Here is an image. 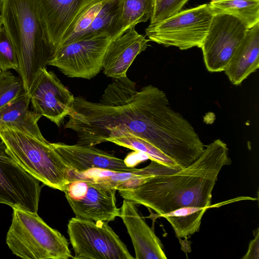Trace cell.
<instances>
[{
  "instance_id": "obj_14",
  "label": "cell",
  "mask_w": 259,
  "mask_h": 259,
  "mask_svg": "<svg viewBox=\"0 0 259 259\" xmlns=\"http://www.w3.org/2000/svg\"><path fill=\"white\" fill-rule=\"evenodd\" d=\"M119 217L131 238L136 258H167L161 242L140 215L135 203L124 199Z\"/></svg>"
},
{
  "instance_id": "obj_10",
  "label": "cell",
  "mask_w": 259,
  "mask_h": 259,
  "mask_svg": "<svg viewBox=\"0 0 259 259\" xmlns=\"http://www.w3.org/2000/svg\"><path fill=\"white\" fill-rule=\"evenodd\" d=\"M41 186L8 154L0 141V203L37 212Z\"/></svg>"
},
{
  "instance_id": "obj_29",
  "label": "cell",
  "mask_w": 259,
  "mask_h": 259,
  "mask_svg": "<svg viewBox=\"0 0 259 259\" xmlns=\"http://www.w3.org/2000/svg\"><path fill=\"white\" fill-rule=\"evenodd\" d=\"M221 1V0H211V1Z\"/></svg>"
},
{
  "instance_id": "obj_24",
  "label": "cell",
  "mask_w": 259,
  "mask_h": 259,
  "mask_svg": "<svg viewBox=\"0 0 259 259\" xmlns=\"http://www.w3.org/2000/svg\"><path fill=\"white\" fill-rule=\"evenodd\" d=\"M22 80L10 70L0 71V108L25 93Z\"/></svg>"
},
{
  "instance_id": "obj_6",
  "label": "cell",
  "mask_w": 259,
  "mask_h": 259,
  "mask_svg": "<svg viewBox=\"0 0 259 259\" xmlns=\"http://www.w3.org/2000/svg\"><path fill=\"white\" fill-rule=\"evenodd\" d=\"M67 233L74 252L73 258H135L106 222L72 218Z\"/></svg>"
},
{
  "instance_id": "obj_26",
  "label": "cell",
  "mask_w": 259,
  "mask_h": 259,
  "mask_svg": "<svg viewBox=\"0 0 259 259\" xmlns=\"http://www.w3.org/2000/svg\"><path fill=\"white\" fill-rule=\"evenodd\" d=\"M190 0H154L150 25L158 24L182 10Z\"/></svg>"
},
{
  "instance_id": "obj_30",
  "label": "cell",
  "mask_w": 259,
  "mask_h": 259,
  "mask_svg": "<svg viewBox=\"0 0 259 259\" xmlns=\"http://www.w3.org/2000/svg\"></svg>"
},
{
  "instance_id": "obj_12",
  "label": "cell",
  "mask_w": 259,
  "mask_h": 259,
  "mask_svg": "<svg viewBox=\"0 0 259 259\" xmlns=\"http://www.w3.org/2000/svg\"><path fill=\"white\" fill-rule=\"evenodd\" d=\"M72 171L82 173L92 169L129 172L137 168L130 166L124 160L94 146L68 145L63 143H51Z\"/></svg>"
},
{
  "instance_id": "obj_25",
  "label": "cell",
  "mask_w": 259,
  "mask_h": 259,
  "mask_svg": "<svg viewBox=\"0 0 259 259\" xmlns=\"http://www.w3.org/2000/svg\"><path fill=\"white\" fill-rule=\"evenodd\" d=\"M18 72L19 62L12 42L3 25H0V71Z\"/></svg>"
},
{
  "instance_id": "obj_17",
  "label": "cell",
  "mask_w": 259,
  "mask_h": 259,
  "mask_svg": "<svg viewBox=\"0 0 259 259\" xmlns=\"http://www.w3.org/2000/svg\"><path fill=\"white\" fill-rule=\"evenodd\" d=\"M154 0H118L116 14L109 31L111 38L122 35L152 17Z\"/></svg>"
},
{
  "instance_id": "obj_15",
  "label": "cell",
  "mask_w": 259,
  "mask_h": 259,
  "mask_svg": "<svg viewBox=\"0 0 259 259\" xmlns=\"http://www.w3.org/2000/svg\"><path fill=\"white\" fill-rule=\"evenodd\" d=\"M259 67V23L248 29L225 71L234 85L240 84Z\"/></svg>"
},
{
  "instance_id": "obj_23",
  "label": "cell",
  "mask_w": 259,
  "mask_h": 259,
  "mask_svg": "<svg viewBox=\"0 0 259 259\" xmlns=\"http://www.w3.org/2000/svg\"><path fill=\"white\" fill-rule=\"evenodd\" d=\"M118 0H108L89 27L78 39L107 32L109 33L117 9Z\"/></svg>"
},
{
  "instance_id": "obj_16",
  "label": "cell",
  "mask_w": 259,
  "mask_h": 259,
  "mask_svg": "<svg viewBox=\"0 0 259 259\" xmlns=\"http://www.w3.org/2000/svg\"><path fill=\"white\" fill-rule=\"evenodd\" d=\"M50 42L54 49L87 0H37Z\"/></svg>"
},
{
  "instance_id": "obj_8",
  "label": "cell",
  "mask_w": 259,
  "mask_h": 259,
  "mask_svg": "<svg viewBox=\"0 0 259 259\" xmlns=\"http://www.w3.org/2000/svg\"><path fill=\"white\" fill-rule=\"evenodd\" d=\"M111 39L105 32L59 46L55 49L48 65L57 67L67 76L90 79L102 70Z\"/></svg>"
},
{
  "instance_id": "obj_28",
  "label": "cell",
  "mask_w": 259,
  "mask_h": 259,
  "mask_svg": "<svg viewBox=\"0 0 259 259\" xmlns=\"http://www.w3.org/2000/svg\"><path fill=\"white\" fill-rule=\"evenodd\" d=\"M2 24L1 19V15H0V25Z\"/></svg>"
},
{
  "instance_id": "obj_1",
  "label": "cell",
  "mask_w": 259,
  "mask_h": 259,
  "mask_svg": "<svg viewBox=\"0 0 259 259\" xmlns=\"http://www.w3.org/2000/svg\"><path fill=\"white\" fill-rule=\"evenodd\" d=\"M228 152L225 143L215 140L189 166L117 191L124 199L154 210L158 217L185 206L209 208L219 174L231 163Z\"/></svg>"
},
{
  "instance_id": "obj_2",
  "label": "cell",
  "mask_w": 259,
  "mask_h": 259,
  "mask_svg": "<svg viewBox=\"0 0 259 259\" xmlns=\"http://www.w3.org/2000/svg\"><path fill=\"white\" fill-rule=\"evenodd\" d=\"M0 15L16 53L18 73L29 95L40 70L55 51L51 45L37 0H0Z\"/></svg>"
},
{
  "instance_id": "obj_5",
  "label": "cell",
  "mask_w": 259,
  "mask_h": 259,
  "mask_svg": "<svg viewBox=\"0 0 259 259\" xmlns=\"http://www.w3.org/2000/svg\"><path fill=\"white\" fill-rule=\"evenodd\" d=\"M213 14L207 4L180 11L145 29L149 41L181 50L200 48L210 27Z\"/></svg>"
},
{
  "instance_id": "obj_18",
  "label": "cell",
  "mask_w": 259,
  "mask_h": 259,
  "mask_svg": "<svg viewBox=\"0 0 259 259\" xmlns=\"http://www.w3.org/2000/svg\"><path fill=\"white\" fill-rule=\"evenodd\" d=\"M30 96L24 93L0 108V122L10 123L31 132L40 131L38 122L41 116L29 110Z\"/></svg>"
},
{
  "instance_id": "obj_3",
  "label": "cell",
  "mask_w": 259,
  "mask_h": 259,
  "mask_svg": "<svg viewBox=\"0 0 259 259\" xmlns=\"http://www.w3.org/2000/svg\"><path fill=\"white\" fill-rule=\"evenodd\" d=\"M0 139L8 154L26 171L44 185L63 192L72 170L41 131L32 133L0 122Z\"/></svg>"
},
{
  "instance_id": "obj_7",
  "label": "cell",
  "mask_w": 259,
  "mask_h": 259,
  "mask_svg": "<svg viewBox=\"0 0 259 259\" xmlns=\"http://www.w3.org/2000/svg\"><path fill=\"white\" fill-rule=\"evenodd\" d=\"M116 189L71 171L63 192L75 217L92 221L109 222L119 217Z\"/></svg>"
},
{
  "instance_id": "obj_27",
  "label": "cell",
  "mask_w": 259,
  "mask_h": 259,
  "mask_svg": "<svg viewBox=\"0 0 259 259\" xmlns=\"http://www.w3.org/2000/svg\"><path fill=\"white\" fill-rule=\"evenodd\" d=\"M254 238L250 241L247 252L242 259H258L259 258V231L258 228L254 231Z\"/></svg>"
},
{
  "instance_id": "obj_9",
  "label": "cell",
  "mask_w": 259,
  "mask_h": 259,
  "mask_svg": "<svg viewBox=\"0 0 259 259\" xmlns=\"http://www.w3.org/2000/svg\"><path fill=\"white\" fill-rule=\"evenodd\" d=\"M248 28L238 19L227 14L213 15L201 49L210 72L224 71L243 40Z\"/></svg>"
},
{
  "instance_id": "obj_21",
  "label": "cell",
  "mask_w": 259,
  "mask_h": 259,
  "mask_svg": "<svg viewBox=\"0 0 259 259\" xmlns=\"http://www.w3.org/2000/svg\"><path fill=\"white\" fill-rule=\"evenodd\" d=\"M207 209V207L185 206L160 217L168 221L178 238H185L199 231L202 217Z\"/></svg>"
},
{
  "instance_id": "obj_11",
  "label": "cell",
  "mask_w": 259,
  "mask_h": 259,
  "mask_svg": "<svg viewBox=\"0 0 259 259\" xmlns=\"http://www.w3.org/2000/svg\"><path fill=\"white\" fill-rule=\"evenodd\" d=\"M33 111L60 126L68 116L75 97L55 73L42 68L29 94Z\"/></svg>"
},
{
  "instance_id": "obj_13",
  "label": "cell",
  "mask_w": 259,
  "mask_h": 259,
  "mask_svg": "<svg viewBox=\"0 0 259 259\" xmlns=\"http://www.w3.org/2000/svg\"><path fill=\"white\" fill-rule=\"evenodd\" d=\"M149 39L132 27L122 35L111 39L106 49L102 64L104 74L117 78L126 72L136 57L146 50Z\"/></svg>"
},
{
  "instance_id": "obj_19",
  "label": "cell",
  "mask_w": 259,
  "mask_h": 259,
  "mask_svg": "<svg viewBox=\"0 0 259 259\" xmlns=\"http://www.w3.org/2000/svg\"><path fill=\"white\" fill-rule=\"evenodd\" d=\"M207 4L213 15L232 16L248 29L259 23V0H221L210 1Z\"/></svg>"
},
{
  "instance_id": "obj_22",
  "label": "cell",
  "mask_w": 259,
  "mask_h": 259,
  "mask_svg": "<svg viewBox=\"0 0 259 259\" xmlns=\"http://www.w3.org/2000/svg\"><path fill=\"white\" fill-rule=\"evenodd\" d=\"M106 142H111L118 146L143 153L151 161H154L170 167H181L176 161L159 149L130 133H119L113 134L107 138Z\"/></svg>"
},
{
  "instance_id": "obj_4",
  "label": "cell",
  "mask_w": 259,
  "mask_h": 259,
  "mask_svg": "<svg viewBox=\"0 0 259 259\" xmlns=\"http://www.w3.org/2000/svg\"><path fill=\"white\" fill-rule=\"evenodd\" d=\"M12 209L6 241L13 254L24 259L73 258L65 236L49 226L37 212Z\"/></svg>"
},
{
  "instance_id": "obj_20",
  "label": "cell",
  "mask_w": 259,
  "mask_h": 259,
  "mask_svg": "<svg viewBox=\"0 0 259 259\" xmlns=\"http://www.w3.org/2000/svg\"><path fill=\"white\" fill-rule=\"evenodd\" d=\"M107 1L87 0L75 14L56 48L77 40L89 27Z\"/></svg>"
}]
</instances>
